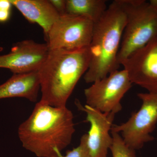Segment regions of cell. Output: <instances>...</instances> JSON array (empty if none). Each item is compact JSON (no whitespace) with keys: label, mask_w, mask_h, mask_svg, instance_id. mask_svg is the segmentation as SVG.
I'll use <instances>...</instances> for the list:
<instances>
[{"label":"cell","mask_w":157,"mask_h":157,"mask_svg":"<svg viewBox=\"0 0 157 157\" xmlns=\"http://www.w3.org/2000/svg\"><path fill=\"white\" fill-rule=\"evenodd\" d=\"M3 50V48L2 47V46H0V52H1Z\"/></svg>","instance_id":"cell-19"},{"label":"cell","mask_w":157,"mask_h":157,"mask_svg":"<svg viewBox=\"0 0 157 157\" xmlns=\"http://www.w3.org/2000/svg\"><path fill=\"white\" fill-rule=\"evenodd\" d=\"M132 84L124 69L113 71L84 90L86 105L104 113L116 114L121 110V100Z\"/></svg>","instance_id":"cell-7"},{"label":"cell","mask_w":157,"mask_h":157,"mask_svg":"<svg viewBox=\"0 0 157 157\" xmlns=\"http://www.w3.org/2000/svg\"><path fill=\"white\" fill-rule=\"evenodd\" d=\"M127 17L117 57L120 66L132 53L157 37V9L144 0H121Z\"/></svg>","instance_id":"cell-4"},{"label":"cell","mask_w":157,"mask_h":157,"mask_svg":"<svg viewBox=\"0 0 157 157\" xmlns=\"http://www.w3.org/2000/svg\"><path fill=\"white\" fill-rule=\"evenodd\" d=\"M75 132L74 116L67 107H55L39 101L18 135L22 146L38 157H60Z\"/></svg>","instance_id":"cell-1"},{"label":"cell","mask_w":157,"mask_h":157,"mask_svg":"<svg viewBox=\"0 0 157 157\" xmlns=\"http://www.w3.org/2000/svg\"><path fill=\"white\" fill-rule=\"evenodd\" d=\"M48 52L47 43L23 40L13 44L9 53L0 55V68L9 69L13 74L38 71Z\"/></svg>","instance_id":"cell-9"},{"label":"cell","mask_w":157,"mask_h":157,"mask_svg":"<svg viewBox=\"0 0 157 157\" xmlns=\"http://www.w3.org/2000/svg\"><path fill=\"white\" fill-rule=\"evenodd\" d=\"M149 3L157 9V0H151Z\"/></svg>","instance_id":"cell-18"},{"label":"cell","mask_w":157,"mask_h":157,"mask_svg":"<svg viewBox=\"0 0 157 157\" xmlns=\"http://www.w3.org/2000/svg\"><path fill=\"white\" fill-rule=\"evenodd\" d=\"M12 6L9 0H0V23L6 22L9 20Z\"/></svg>","instance_id":"cell-16"},{"label":"cell","mask_w":157,"mask_h":157,"mask_svg":"<svg viewBox=\"0 0 157 157\" xmlns=\"http://www.w3.org/2000/svg\"><path fill=\"white\" fill-rule=\"evenodd\" d=\"M89 46L76 50H49L38 70L40 101L55 107H67L76 85L88 69Z\"/></svg>","instance_id":"cell-2"},{"label":"cell","mask_w":157,"mask_h":157,"mask_svg":"<svg viewBox=\"0 0 157 157\" xmlns=\"http://www.w3.org/2000/svg\"><path fill=\"white\" fill-rule=\"evenodd\" d=\"M94 23L87 17L66 14L60 16L45 37L49 50H76L90 46Z\"/></svg>","instance_id":"cell-6"},{"label":"cell","mask_w":157,"mask_h":157,"mask_svg":"<svg viewBox=\"0 0 157 157\" xmlns=\"http://www.w3.org/2000/svg\"><path fill=\"white\" fill-rule=\"evenodd\" d=\"M137 97L142 101L140 109L125 123L113 126L111 129L121 133L125 143L135 150L154 139L151 134L157 123V90L139 93Z\"/></svg>","instance_id":"cell-5"},{"label":"cell","mask_w":157,"mask_h":157,"mask_svg":"<svg viewBox=\"0 0 157 157\" xmlns=\"http://www.w3.org/2000/svg\"><path fill=\"white\" fill-rule=\"evenodd\" d=\"M30 22L39 25L45 36L60 15L49 0H9Z\"/></svg>","instance_id":"cell-11"},{"label":"cell","mask_w":157,"mask_h":157,"mask_svg":"<svg viewBox=\"0 0 157 157\" xmlns=\"http://www.w3.org/2000/svg\"><path fill=\"white\" fill-rule=\"evenodd\" d=\"M87 134H84L80 138V143L76 148L68 150L65 155L60 157H90L87 144Z\"/></svg>","instance_id":"cell-15"},{"label":"cell","mask_w":157,"mask_h":157,"mask_svg":"<svg viewBox=\"0 0 157 157\" xmlns=\"http://www.w3.org/2000/svg\"><path fill=\"white\" fill-rule=\"evenodd\" d=\"M40 90L38 71L14 74L7 81L0 85V99L21 98L35 102L37 101Z\"/></svg>","instance_id":"cell-12"},{"label":"cell","mask_w":157,"mask_h":157,"mask_svg":"<svg viewBox=\"0 0 157 157\" xmlns=\"http://www.w3.org/2000/svg\"><path fill=\"white\" fill-rule=\"evenodd\" d=\"M126 22L121 0H115L101 19L94 23L89 46L90 60L84 76L86 83H94L118 70L117 55Z\"/></svg>","instance_id":"cell-3"},{"label":"cell","mask_w":157,"mask_h":157,"mask_svg":"<svg viewBox=\"0 0 157 157\" xmlns=\"http://www.w3.org/2000/svg\"><path fill=\"white\" fill-rule=\"evenodd\" d=\"M130 81L148 92L157 90V37L124 60Z\"/></svg>","instance_id":"cell-8"},{"label":"cell","mask_w":157,"mask_h":157,"mask_svg":"<svg viewBox=\"0 0 157 157\" xmlns=\"http://www.w3.org/2000/svg\"><path fill=\"white\" fill-rule=\"evenodd\" d=\"M49 2L60 16L67 14L66 0H49Z\"/></svg>","instance_id":"cell-17"},{"label":"cell","mask_w":157,"mask_h":157,"mask_svg":"<svg viewBox=\"0 0 157 157\" xmlns=\"http://www.w3.org/2000/svg\"><path fill=\"white\" fill-rule=\"evenodd\" d=\"M77 107L86 113V121L90 125L87 134V144L90 157H107L112 145L113 137L109 132L113 126L115 114L104 113L76 101Z\"/></svg>","instance_id":"cell-10"},{"label":"cell","mask_w":157,"mask_h":157,"mask_svg":"<svg viewBox=\"0 0 157 157\" xmlns=\"http://www.w3.org/2000/svg\"><path fill=\"white\" fill-rule=\"evenodd\" d=\"M106 3L105 0H66V12L87 17L95 23L107 10Z\"/></svg>","instance_id":"cell-13"},{"label":"cell","mask_w":157,"mask_h":157,"mask_svg":"<svg viewBox=\"0 0 157 157\" xmlns=\"http://www.w3.org/2000/svg\"><path fill=\"white\" fill-rule=\"evenodd\" d=\"M111 132L113 143L109 149L113 157H136L135 150L128 146L117 132Z\"/></svg>","instance_id":"cell-14"}]
</instances>
